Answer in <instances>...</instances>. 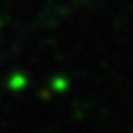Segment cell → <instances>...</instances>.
<instances>
[{
  "instance_id": "6da1fadb",
  "label": "cell",
  "mask_w": 133,
  "mask_h": 133,
  "mask_svg": "<svg viewBox=\"0 0 133 133\" xmlns=\"http://www.w3.org/2000/svg\"><path fill=\"white\" fill-rule=\"evenodd\" d=\"M26 84H28V77H26V75H19V73L9 79V88H11V90H22Z\"/></svg>"
}]
</instances>
